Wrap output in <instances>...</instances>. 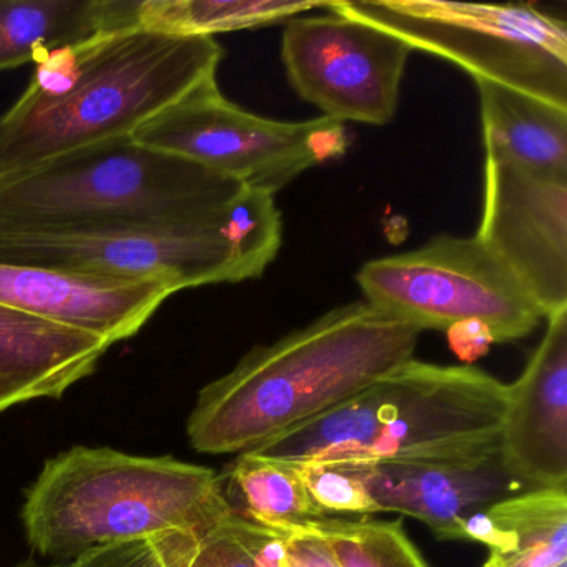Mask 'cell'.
I'll list each match as a JSON object with an SVG mask.
<instances>
[{"mask_svg": "<svg viewBox=\"0 0 567 567\" xmlns=\"http://www.w3.org/2000/svg\"><path fill=\"white\" fill-rule=\"evenodd\" d=\"M327 2L280 0H142L137 24L147 31L181 38H214L224 32L277 24L324 9Z\"/></svg>", "mask_w": 567, "mask_h": 567, "instance_id": "20", "label": "cell"}, {"mask_svg": "<svg viewBox=\"0 0 567 567\" xmlns=\"http://www.w3.org/2000/svg\"><path fill=\"white\" fill-rule=\"evenodd\" d=\"M330 11L446 59L474 81L506 85L567 109V25L530 4L441 0H338Z\"/></svg>", "mask_w": 567, "mask_h": 567, "instance_id": "7", "label": "cell"}, {"mask_svg": "<svg viewBox=\"0 0 567 567\" xmlns=\"http://www.w3.org/2000/svg\"><path fill=\"white\" fill-rule=\"evenodd\" d=\"M487 158L567 177V109L493 82L474 81Z\"/></svg>", "mask_w": 567, "mask_h": 567, "instance_id": "18", "label": "cell"}, {"mask_svg": "<svg viewBox=\"0 0 567 567\" xmlns=\"http://www.w3.org/2000/svg\"><path fill=\"white\" fill-rule=\"evenodd\" d=\"M188 567H287V534L231 514L200 537Z\"/></svg>", "mask_w": 567, "mask_h": 567, "instance_id": "22", "label": "cell"}, {"mask_svg": "<svg viewBox=\"0 0 567 567\" xmlns=\"http://www.w3.org/2000/svg\"><path fill=\"white\" fill-rule=\"evenodd\" d=\"M112 344L0 305V411L61 398L97 370Z\"/></svg>", "mask_w": 567, "mask_h": 567, "instance_id": "15", "label": "cell"}, {"mask_svg": "<svg viewBox=\"0 0 567 567\" xmlns=\"http://www.w3.org/2000/svg\"><path fill=\"white\" fill-rule=\"evenodd\" d=\"M132 137L274 197L310 168L344 155L350 144L344 124L331 118L278 122L250 114L224 97L217 79L188 92Z\"/></svg>", "mask_w": 567, "mask_h": 567, "instance_id": "9", "label": "cell"}, {"mask_svg": "<svg viewBox=\"0 0 567 567\" xmlns=\"http://www.w3.org/2000/svg\"><path fill=\"white\" fill-rule=\"evenodd\" d=\"M221 484L238 516L280 534L297 533L324 517L311 501L295 463L247 451L230 464Z\"/></svg>", "mask_w": 567, "mask_h": 567, "instance_id": "19", "label": "cell"}, {"mask_svg": "<svg viewBox=\"0 0 567 567\" xmlns=\"http://www.w3.org/2000/svg\"><path fill=\"white\" fill-rule=\"evenodd\" d=\"M137 9L132 0H0V72L102 32L134 28Z\"/></svg>", "mask_w": 567, "mask_h": 567, "instance_id": "16", "label": "cell"}, {"mask_svg": "<svg viewBox=\"0 0 567 567\" xmlns=\"http://www.w3.org/2000/svg\"><path fill=\"white\" fill-rule=\"evenodd\" d=\"M421 333L363 300L333 308L208 383L188 416V441L204 454L255 450L414 360Z\"/></svg>", "mask_w": 567, "mask_h": 567, "instance_id": "2", "label": "cell"}, {"mask_svg": "<svg viewBox=\"0 0 567 567\" xmlns=\"http://www.w3.org/2000/svg\"><path fill=\"white\" fill-rule=\"evenodd\" d=\"M174 293L164 281L0 264V305L111 344L137 334Z\"/></svg>", "mask_w": 567, "mask_h": 567, "instance_id": "13", "label": "cell"}, {"mask_svg": "<svg viewBox=\"0 0 567 567\" xmlns=\"http://www.w3.org/2000/svg\"><path fill=\"white\" fill-rule=\"evenodd\" d=\"M231 514L210 467L74 446L45 461L21 519L32 549L74 560L94 547L168 530L204 536Z\"/></svg>", "mask_w": 567, "mask_h": 567, "instance_id": "3", "label": "cell"}, {"mask_svg": "<svg viewBox=\"0 0 567 567\" xmlns=\"http://www.w3.org/2000/svg\"><path fill=\"white\" fill-rule=\"evenodd\" d=\"M507 384L473 367L411 360L333 410L248 453L287 463L423 460L501 443Z\"/></svg>", "mask_w": 567, "mask_h": 567, "instance_id": "4", "label": "cell"}, {"mask_svg": "<svg viewBox=\"0 0 567 567\" xmlns=\"http://www.w3.org/2000/svg\"><path fill=\"white\" fill-rule=\"evenodd\" d=\"M247 187L127 137L0 177V221L32 227L175 224L230 210Z\"/></svg>", "mask_w": 567, "mask_h": 567, "instance_id": "5", "label": "cell"}, {"mask_svg": "<svg viewBox=\"0 0 567 567\" xmlns=\"http://www.w3.org/2000/svg\"><path fill=\"white\" fill-rule=\"evenodd\" d=\"M543 341L507 384L501 451L530 489L567 487V308L550 315Z\"/></svg>", "mask_w": 567, "mask_h": 567, "instance_id": "14", "label": "cell"}, {"mask_svg": "<svg viewBox=\"0 0 567 567\" xmlns=\"http://www.w3.org/2000/svg\"><path fill=\"white\" fill-rule=\"evenodd\" d=\"M477 240L544 318L567 308V177L484 161Z\"/></svg>", "mask_w": 567, "mask_h": 567, "instance_id": "11", "label": "cell"}, {"mask_svg": "<svg viewBox=\"0 0 567 567\" xmlns=\"http://www.w3.org/2000/svg\"><path fill=\"white\" fill-rule=\"evenodd\" d=\"M235 204L217 217L175 224L32 227L0 221V264L164 281L177 293L238 284L247 275L235 244Z\"/></svg>", "mask_w": 567, "mask_h": 567, "instance_id": "8", "label": "cell"}, {"mask_svg": "<svg viewBox=\"0 0 567 567\" xmlns=\"http://www.w3.org/2000/svg\"><path fill=\"white\" fill-rule=\"evenodd\" d=\"M16 567H71V563L52 564V566H41V564L34 563V560H25V563L19 564V566Z\"/></svg>", "mask_w": 567, "mask_h": 567, "instance_id": "26", "label": "cell"}, {"mask_svg": "<svg viewBox=\"0 0 567 567\" xmlns=\"http://www.w3.org/2000/svg\"><path fill=\"white\" fill-rule=\"evenodd\" d=\"M287 567H341L330 544L311 529L287 534Z\"/></svg>", "mask_w": 567, "mask_h": 567, "instance_id": "25", "label": "cell"}, {"mask_svg": "<svg viewBox=\"0 0 567 567\" xmlns=\"http://www.w3.org/2000/svg\"><path fill=\"white\" fill-rule=\"evenodd\" d=\"M303 529L320 534L341 567H430L404 533L401 519L321 517Z\"/></svg>", "mask_w": 567, "mask_h": 567, "instance_id": "21", "label": "cell"}, {"mask_svg": "<svg viewBox=\"0 0 567 567\" xmlns=\"http://www.w3.org/2000/svg\"><path fill=\"white\" fill-rule=\"evenodd\" d=\"M353 463L380 513L414 517L440 540H464L474 516L533 491L511 470L501 443L456 456Z\"/></svg>", "mask_w": 567, "mask_h": 567, "instance_id": "12", "label": "cell"}, {"mask_svg": "<svg viewBox=\"0 0 567 567\" xmlns=\"http://www.w3.org/2000/svg\"><path fill=\"white\" fill-rule=\"evenodd\" d=\"M464 540L489 549L483 567H567V487L494 504L470 519Z\"/></svg>", "mask_w": 567, "mask_h": 567, "instance_id": "17", "label": "cell"}, {"mask_svg": "<svg viewBox=\"0 0 567 567\" xmlns=\"http://www.w3.org/2000/svg\"><path fill=\"white\" fill-rule=\"evenodd\" d=\"M357 281L368 305L421 331H444L463 357L520 340L544 318L476 237L443 235L416 250L377 258L361 267Z\"/></svg>", "mask_w": 567, "mask_h": 567, "instance_id": "6", "label": "cell"}, {"mask_svg": "<svg viewBox=\"0 0 567 567\" xmlns=\"http://www.w3.org/2000/svg\"><path fill=\"white\" fill-rule=\"evenodd\" d=\"M200 537L184 530H168L105 544L75 557L71 567H188Z\"/></svg>", "mask_w": 567, "mask_h": 567, "instance_id": "24", "label": "cell"}, {"mask_svg": "<svg viewBox=\"0 0 567 567\" xmlns=\"http://www.w3.org/2000/svg\"><path fill=\"white\" fill-rule=\"evenodd\" d=\"M297 466L311 501L324 517L358 519L380 513L353 461H305Z\"/></svg>", "mask_w": 567, "mask_h": 567, "instance_id": "23", "label": "cell"}, {"mask_svg": "<svg viewBox=\"0 0 567 567\" xmlns=\"http://www.w3.org/2000/svg\"><path fill=\"white\" fill-rule=\"evenodd\" d=\"M285 25L281 61L293 91L331 121H393L411 49L396 35L330 11Z\"/></svg>", "mask_w": 567, "mask_h": 567, "instance_id": "10", "label": "cell"}, {"mask_svg": "<svg viewBox=\"0 0 567 567\" xmlns=\"http://www.w3.org/2000/svg\"><path fill=\"white\" fill-rule=\"evenodd\" d=\"M221 59L224 49L214 38L138 25L51 52L35 62L28 89L0 115V177L134 134L217 79Z\"/></svg>", "mask_w": 567, "mask_h": 567, "instance_id": "1", "label": "cell"}]
</instances>
